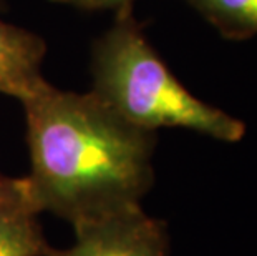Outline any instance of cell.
I'll return each mask as SVG.
<instances>
[{
	"mask_svg": "<svg viewBox=\"0 0 257 256\" xmlns=\"http://www.w3.org/2000/svg\"><path fill=\"white\" fill-rule=\"evenodd\" d=\"M75 243L52 256H169L168 225L141 205L73 226Z\"/></svg>",
	"mask_w": 257,
	"mask_h": 256,
	"instance_id": "3957f363",
	"label": "cell"
},
{
	"mask_svg": "<svg viewBox=\"0 0 257 256\" xmlns=\"http://www.w3.org/2000/svg\"><path fill=\"white\" fill-rule=\"evenodd\" d=\"M91 94L135 127L150 132L184 128L236 143L242 120L202 102L173 75L148 42L133 5L114 12L113 24L91 45Z\"/></svg>",
	"mask_w": 257,
	"mask_h": 256,
	"instance_id": "7a4b0ae2",
	"label": "cell"
},
{
	"mask_svg": "<svg viewBox=\"0 0 257 256\" xmlns=\"http://www.w3.org/2000/svg\"><path fill=\"white\" fill-rule=\"evenodd\" d=\"M32 201L72 226L141 205L155 183V132L135 127L96 95L45 81L22 100Z\"/></svg>",
	"mask_w": 257,
	"mask_h": 256,
	"instance_id": "6da1fadb",
	"label": "cell"
},
{
	"mask_svg": "<svg viewBox=\"0 0 257 256\" xmlns=\"http://www.w3.org/2000/svg\"><path fill=\"white\" fill-rule=\"evenodd\" d=\"M22 188V178H10L0 172V200L17 193Z\"/></svg>",
	"mask_w": 257,
	"mask_h": 256,
	"instance_id": "ba28073f",
	"label": "cell"
},
{
	"mask_svg": "<svg viewBox=\"0 0 257 256\" xmlns=\"http://www.w3.org/2000/svg\"><path fill=\"white\" fill-rule=\"evenodd\" d=\"M50 2L70 5L81 10H119L133 5L135 0H50Z\"/></svg>",
	"mask_w": 257,
	"mask_h": 256,
	"instance_id": "52a82bcc",
	"label": "cell"
},
{
	"mask_svg": "<svg viewBox=\"0 0 257 256\" xmlns=\"http://www.w3.org/2000/svg\"><path fill=\"white\" fill-rule=\"evenodd\" d=\"M45 53L40 35L0 19V94L22 102L40 89L47 81L42 75Z\"/></svg>",
	"mask_w": 257,
	"mask_h": 256,
	"instance_id": "277c9868",
	"label": "cell"
},
{
	"mask_svg": "<svg viewBox=\"0 0 257 256\" xmlns=\"http://www.w3.org/2000/svg\"><path fill=\"white\" fill-rule=\"evenodd\" d=\"M42 211L32 201L25 180L17 193L0 200V256H52L38 216Z\"/></svg>",
	"mask_w": 257,
	"mask_h": 256,
	"instance_id": "5b68a950",
	"label": "cell"
},
{
	"mask_svg": "<svg viewBox=\"0 0 257 256\" xmlns=\"http://www.w3.org/2000/svg\"><path fill=\"white\" fill-rule=\"evenodd\" d=\"M231 40L257 35V0H184Z\"/></svg>",
	"mask_w": 257,
	"mask_h": 256,
	"instance_id": "8992f818",
	"label": "cell"
},
{
	"mask_svg": "<svg viewBox=\"0 0 257 256\" xmlns=\"http://www.w3.org/2000/svg\"><path fill=\"white\" fill-rule=\"evenodd\" d=\"M0 5H2V0H0Z\"/></svg>",
	"mask_w": 257,
	"mask_h": 256,
	"instance_id": "9c48e42d",
	"label": "cell"
}]
</instances>
